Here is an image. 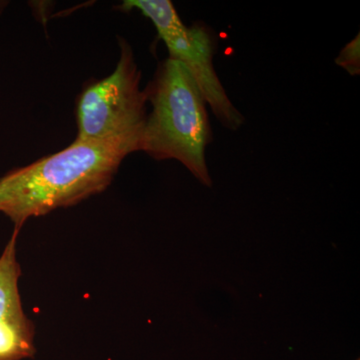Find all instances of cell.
Wrapping results in <instances>:
<instances>
[{"mask_svg":"<svg viewBox=\"0 0 360 360\" xmlns=\"http://www.w3.org/2000/svg\"><path fill=\"white\" fill-rule=\"evenodd\" d=\"M169 58L186 66L206 104L225 129L236 131L245 123V116L232 104L215 71L213 56L217 37L212 28L203 23H194L186 32L165 44Z\"/></svg>","mask_w":360,"mask_h":360,"instance_id":"obj_4","label":"cell"},{"mask_svg":"<svg viewBox=\"0 0 360 360\" xmlns=\"http://www.w3.org/2000/svg\"><path fill=\"white\" fill-rule=\"evenodd\" d=\"M335 63L352 77L360 75V35H356L352 41L348 42L338 54Z\"/></svg>","mask_w":360,"mask_h":360,"instance_id":"obj_7","label":"cell"},{"mask_svg":"<svg viewBox=\"0 0 360 360\" xmlns=\"http://www.w3.org/2000/svg\"><path fill=\"white\" fill-rule=\"evenodd\" d=\"M7 4H8V2L7 1H0V13L4 11V9L6 8Z\"/></svg>","mask_w":360,"mask_h":360,"instance_id":"obj_8","label":"cell"},{"mask_svg":"<svg viewBox=\"0 0 360 360\" xmlns=\"http://www.w3.org/2000/svg\"><path fill=\"white\" fill-rule=\"evenodd\" d=\"M357 360H359V359H357Z\"/></svg>","mask_w":360,"mask_h":360,"instance_id":"obj_9","label":"cell"},{"mask_svg":"<svg viewBox=\"0 0 360 360\" xmlns=\"http://www.w3.org/2000/svg\"><path fill=\"white\" fill-rule=\"evenodd\" d=\"M139 151L124 141L72 142L54 155L0 179V212L14 224V231L32 217L68 207L105 191L123 160Z\"/></svg>","mask_w":360,"mask_h":360,"instance_id":"obj_1","label":"cell"},{"mask_svg":"<svg viewBox=\"0 0 360 360\" xmlns=\"http://www.w3.org/2000/svg\"><path fill=\"white\" fill-rule=\"evenodd\" d=\"M120 9L125 13L134 9L141 11L155 25L158 37L165 44L179 37L187 30L169 0H125Z\"/></svg>","mask_w":360,"mask_h":360,"instance_id":"obj_6","label":"cell"},{"mask_svg":"<svg viewBox=\"0 0 360 360\" xmlns=\"http://www.w3.org/2000/svg\"><path fill=\"white\" fill-rule=\"evenodd\" d=\"M18 233L13 231L0 257V360L30 359L35 354L34 326L23 312L18 290Z\"/></svg>","mask_w":360,"mask_h":360,"instance_id":"obj_5","label":"cell"},{"mask_svg":"<svg viewBox=\"0 0 360 360\" xmlns=\"http://www.w3.org/2000/svg\"><path fill=\"white\" fill-rule=\"evenodd\" d=\"M144 89L153 110L146 116L141 151L156 160L179 161L201 184L212 186L205 150L212 129L207 104L191 73L168 58Z\"/></svg>","mask_w":360,"mask_h":360,"instance_id":"obj_2","label":"cell"},{"mask_svg":"<svg viewBox=\"0 0 360 360\" xmlns=\"http://www.w3.org/2000/svg\"><path fill=\"white\" fill-rule=\"evenodd\" d=\"M120 58L110 75L89 85L77 99V141H124L141 151L146 120V89L131 47L120 39Z\"/></svg>","mask_w":360,"mask_h":360,"instance_id":"obj_3","label":"cell"}]
</instances>
